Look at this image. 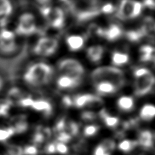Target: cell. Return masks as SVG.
I'll use <instances>...</instances> for the list:
<instances>
[{
	"instance_id": "obj_1",
	"label": "cell",
	"mask_w": 155,
	"mask_h": 155,
	"mask_svg": "<svg viewBox=\"0 0 155 155\" xmlns=\"http://www.w3.org/2000/svg\"><path fill=\"white\" fill-rule=\"evenodd\" d=\"M53 69L50 65L38 63L29 67L23 76L24 80L32 86H40L48 83L51 78Z\"/></svg>"
},
{
	"instance_id": "obj_2",
	"label": "cell",
	"mask_w": 155,
	"mask_h": 155,
	"mask_svg": "<svg viewBox=\"0 0 155 155\" xmlns=\"http://www.w3.org/2000/svg\"><path fill=\"white\" fill-rule=\"evenodd\" d=\"M91 78L96 84L108 82L115 85L118 89L124 84V73L121 70L113 67H101L96 69L91 74Z\"/></svg>"
},
{
	"instance_id": "obj_3",
	"label": "cell",
	"mask_w": 155,
	"mask_h": 155,
	"mask_svg": "<svg viewBox=\"0 0 155 155\" xmlns=\"http://www.w3.org/2000/svg\"><path fill=\"white\" fill-rule=\"evenodd\" d=\"M70 10L79 22L90 20L101 12L97 2L86 0L71 2Z\"/></svg>"
},
{
	"instance_id": "obj_4",
	"label": "cell",
	"mask_w": 155,
	"mask_h": 155,
	"mask_svg": "<svg viewBox=\"0 0 155 155\" xmlns=\"http://www.w3.org/2000/svg\"><path fill=\"white\" fill-rule=\"evenodd\" d=\"M135 94L143 96L150 92L155 83V78L151 71L146 68L138 69L135 71Z\"/></svg>"
},
{
	"instance_id": "obj_5",
	"label": "cell",
	"mask_w": 155,
	"mask_h": 155,
	"mask_svg": "<svg viewBox=\"0 0 155 155\" xmlns=\"http://www.w3.org/2000/svg\"><path fill=\"white\" fill-rule=\"evenodd\" d=\"M40 12L50 25L55 29H60L64 24V15L60 8H51L49 5L40 7Z\"/></svg>"
},
{
	"instance_id": "obj_6",
	"label": "cell",
	"mask_w": 155,
	"mask_h": 155,
	"mask_svg": "<svg viewBox=\"0 0 155 155\" xmlns=\"http://www.w3.org/2000/svg\"><path fill=\"white\" fill-rule=\"evenodd\" d=\"M58 68L63 76H70L77 79H81V77L84 74V69L81 63L72 59L62 60L60 62Z\"/></svg>"
},
{
	"instance_id": "obj_7",
	"label": "cell",
	"mask_w": 155,
	"mask_h": 155,
	"mask_svg": "<svg viewBox=\"0 0 155 155\" xmlns=\"http://www.w3.org/2000/svg\"><path fill=\"white\" fill-rule=\"evenodd\" d=\"M142 4L138 2L124 0L120 3L118 16L122 20L136 18L142 12Z\"/></svg>"
},
{
	"instance_id": "obj_8",
	"label": "cell",
	"mask_w": 155,
	"mask_h": 155,
	"mask_svg": "<svg viewBox=\"0 0 155 155\" xmlns=\"http://www.w3.org/2000/svg\"><path fill=\"white\" fill-rule=\"evenodd\" d=\"M36 31L34 16L30 13H25L19 17L16 32L19 35H29Z\"/></svg>"
},
{
	"instance_id": "obj_9",
	"label": "cell",
	"mask_w": 155,
	"mask_h": 155,
	"mask_svg": "<svg viewBox=\"0 0 155 155\" xmlns=\"http://www.w3.org/2000/svg\"><path fill=\"white\" fill-rule=\"evenodd\" d=\"M17 48L15 34L12 31L3 29L0 31V51L4 54H11Z\"/></svg>"
},
{
	"instance_id": "obj_10",
	"label": "cell",
	"mask_w": 155,
	"mask_h": 155,
	"mask_svg": "<svg viewBox=\"0 0 155 155\" xmlns=\"http://www.w3.org/2000/svg\"><path fill=\"white\" fill-rule=\"evenodd\" d=\"M58 46L57 41L53 38H43L38 40L34 48L35 54L42 56H49L53 54Z\"/></svg>"
},
{
	"instance_id": "obj_11",
	"label": "cell",
	"mask_w": 155,
	"mask_h": 155,
	"mask_svg": "<svg viewBox=\"0 0 155 155\" xmlns=\"http://www.w3.org/2000/svg\"><path fill=\"white\" fill-rule=\"evenodd\" d=\"M73 104L78 108H81L85 106L96 107L102 106L103 104V101L98 97L90 95V94H85V95L76 97Z\"/></svg>"
},
{
	"instance_id": "obj_12",
	"label": "cell",
	"mask_w": 155,
	"mask_h": 155,
	"mask_svg": "<svg viewBox=\"0 0 155 155\" xmlns=\"http://www.w3.org/2000/svg\"><path fill=\"white\" fill-rule=\"evenodd\" d=\"M10 127H12L15 134H23L28 129V123L25 115H18L11 118Z\"/></svg>"
},
{
	"instance_id": "obj_13",
	"label": "cell",
	"mask_w": 155,
	"mask_h": 155,
	"mask_svg": "<svg viewBox=\"0 0 155 155\" xmlns=\"http://www.w3.org/2000/svg\"><path fill=\"white\" fill-rule=\"evenodd\" d=\"M80 82H81V79L62 75L58 78L57 84L59 88L62 89H68V88L77 87L79 85Z\"/></svg>"
},
{
	"instance_id": "obj_14",
	"label": "cell",
	"mask_w": 155,
	"mask_h": 155,
	"mask_svg": "<svg viewBox=\"0 0 155 155\" xmlns=\"http://www.w3.org/2000/svg\"><path fill=\"white\" fill-rule=\"evenodd\" d=\"M122 31L120 27L116 25H112L107 29L104 30L103 37L109 41H114L121 37Z\"/></svg>"
},
{
	"instance_id": "obj_15",
	"label": "cell",
	"mask_w": 155,
	"mask_h": 155,
	"mask_svg": "<svg viewBox=\"0 0 155 155\" xmlns=\"http://www.w3.org/2000/svg\"><path fill=\"white\" fill-rule=\"evenodd\" d=\"M137 142L138 145L143 148H150L153 146V135L150 131L147 130L143 131L140 133Z\"/></svg>"
},
{
	"instance_id": "obj_16",
	"label": "cell",
	"mask_w": 155,
	"mask_h": 155,
	"mask_svg": "<svg viewBox=\"0 0 155 155\" xmlns=\"http://www.w3.org/2000/svg\"><path fill=\"white\" fill-rule=\"evenodd\" d=\"M96 89L101 95H109L116 92L118 90L115 85L108 82H101L96 84Z\"/></svg>"
},
{
	"instance_id": "obj_17",
	"label": "cell",
	"mask_w": 155,
	"mask_h": 155,
	"mask_svg": "<svg viewBox=\"0 0 155 155\" xmlns=\"http://www.w3.org/2000/svg\"><path fill=\"white\" fill-rule=\"evenodd\" d=\"M144 35L153 37L155 35V20L151 17H146L141 27Z\"/></svg>"
},
{
	"instance_id": "obj_18",
	"label": "cell",
	"mask_w": 155,
	"mask_h": 155,
	"mask_svg": "<svg viewBox=\"0 0 155 155\" xmlns=\"http://www.w3.org/2000/svg\"><path fill=\"white\" fill-rule=\"evenodd\" d=\"M26 96V95H25V93L21 89L18 88H12L8 91L6 99L12 105L15 104L19 105L21 99Z\"/></svg>"
},
{
	"instance_id": "obj_19",
	"label": "cell",
	"mask_w": 155,
	"mask_h": 155,
	"mask_svg": "<svg viewBox=\"0 0 155 155\" xmlns=\"http://www.w3.org/2000/svg\"><path fill=\"white\" fill-rule=\"evenodd\" d=\"M12 5L8 0H0V22L5 21L12 12Z\"/></svg>"
},
{
	"instance_id": "obj_20",
	"label": "cell",
	"mask_w": 155,
	"mask_h": 155,
	"mask_svg": "<svg viewBox=\"0 0 155 155\" xmlns=\"http://www.w3.org/2000/svg\"><path fill=\"white\" fill-rule=\"evenodd\" d=\"M66 42L71 51H76L84 46V40L80 35H71L67 38Z\"/></svg>"
},
{
	"instance_id": "obj_21",
	"label": "cell",
	"mask_w": 155,
	"mask_h": 155,
	"mask_svg": "<svg viewBox=\"0 0 155 155\" xmlns=\"http://www.w3.org/2000/svg\"><path fill=\"white\" fill-rule=\"evenodd\" d=\"M31 107L34 110L43 112L45 114H50L52 112V106L50 103L45 100H34Z\"/></svg>"
},
{
	"instance_id": "obj_22",
	"label": "cell",
	"mask_w": 155,
	"mask_h": 155,
	"mask_svg": "<svg viewBox=\"0 0 155 155\" xmlns=\"http://www.w3.org/2000/svg\"><path fill=\"white\" fill-rule=\"evenodd\" d=\"M103 54V48L101 46H94L88 48V57L92 62H98L101 59Z\"/></svg>"
},
{
	"instance_id": "obj_23",
	"label": "cell",
	"mask_w": 155,
	"mask_h": 155,
	"mask_svg": "<svg viewBox=\"0 0 155 155\" xmlns=\"http://www.w3.org/2000/svg\"><path fill=\"white\" fill-rule=\"evenodd\" d=\"M140 59L142 61H155L154 48L150 46H143L140 48Z\"/></svg>"
},
{
	"instance_id": "obj_24",
	"label": "cell",
	"mask_w": 155,
	"mask_h": 155,
	"mask_svg": "<svg viewBox=\"0 0 155 155\" xmlns=\"http://www.w3.org/2000/svg\"><path fill=\"white\" fill-rule=\"evenodd\" d=\"M140 117L143 120H150L155 117V106L146 104L140 111Z\"/></svg>"
},
{
	"instance_id": "obj_25",
	"label": "cell",
	"mask_w": 155,
	"mask_h": 155,
	"mask_svg": "<svg viewBox=\"0 0 155 155\" xmlns=\"http://www.w3.org/2000/svg\"><path fill=\"white\" fill-rule=\"evenodd\" d=\"M118 106L124 111H130L134 106V100L131 97L123 96L118 99Z\"/></svg>"
},
{
	"instance_id": "obj_26",
	"label": "cell",
	"mask_w": 155,
	"mask_h": 155,
	"mask_svg": "<svg viewBox=\"0 0 155 155\" xmlns=\"http://www.w3.org/2000/svg\"><path fill=\"white\" fill-rule=\"evenodd\" d=\"M99 114H100L101 118L103 119L105 124L107 127H115L118 124L119 119L117 117H115V116H109L105 109L102 110Z\"/></svg>"
},
{
	"instance_id": "obj_27",
	"label": "cell",
	"mask_w": 155,
	"mask_h": 155,
	"mask_svg": "<svg viewBox=\"0 0 155 155\" xmlns=\"http://www.w3.org/2000/svg\"><path fill=\"white\" fill-rule=\"evenodd\" d=\"M112 63L114 65H122L128 63L129 57L128 55L122 52H115L112 54Z\"/></svg>"
},
{
	"instance_id": "obj_28",
	"label": "cell",
	"mask_w": 155,
	"mask_h": 155,
	"mask_svg": "<svg viewBox=\"0 0 155 155\" xmlns=\"http://www.w3.org/2000/svg\"><path fill=\"white\" fill-rule=\"evenodd\" d=\"M137 146H138L137 141L126 140L120 143L118 148L120 150L124 152V153H129L133 150Z\"/></svg>"
},
{
	"instance_id": "obj_29",
	"label": "cell",
	"mask_w": 155,
	"mask_h": 155,
	"mask_svg": "<svg viewBox=\"0 0 155 155\" xmlns=\"http://www.w3.org/2000/svg\"><path fill=\"white\" fill-rule=\"evenodd\" d=\"M144 36L145 35L141 29L138 30H132V31H129L126 33V38L133 42H137Z\"/></svg>"
},
{
	"instance_id": "obj_30",
	"label": "cell",
	"mask_w": 155,
	"mask_h": 155,
	"mask_svg": "<svg viewBox=\"0 0 155 155\" xmlns=\"http://www.w3.org/2000/svg\"><path fill=\"white\" fill-rule=\"evenodd\" d=\"M15 134V131L10 126L4 128H0V142H5Z\"/></svg>"
},
{
	"instance_id": "obj_31",
	"label": "cell",
	"mask_w": 155,
	"mask_h": 155,
	"mask_svg": "<svg viewBox=\"0 0 155 155\" xmlns=\"http://www.w3.org/2000/svg\"><path fill=\"white\" fill-rule=\"evenodd\" d=\"M12 104L7 99H0V117L6 116Z\"/></svg>"
},
{
	"instance_id": "obj_32",
	"label": "cell",
	"mask_w": 155,
	"mask_h": 155,
	"mask_svg": "<svg viewBox=\"0 0 155 155\" xmlns=\"http://www.w3.org/2000/svg\"><path fill=\"white\" fill-rule=\"evenodd\" d=\"M64 132L68 134L72 137L76 135L79 132V126L76 123L73 121H70L66 123Z\"/></svg>"
},
{
	"instance_id": "obj_33",
	"label": "cell",
	"mask_w": 155,
	"mask_h": 155,
	"mask_svg": "<svg viewBox=\"0 0 155 155\" xmlns=\"http://www.w3.org/2000/svg\"><path fill=\"white\" fill-rule=\"evenodd\" d=\"M99 145L109 154H111V153L114 150L115 147V143L114 141L111 139L104 140L103 141H102V142Z\"/></svg>"
},
{
	"instance_id": "obj_34",
	"label": "cell",
	"mask_w": 155,
	"mask_h": 155,
	"mask_svg": "<svg viewBox=\"0 0 155 155\" xmlns=\"http://www.w3.org/2000/svg\"><path fill=\"white\" fill-rule=\"evenodd\" d=\"M7 155H24L23 149L21 146L15 144H11L8 146Z\"/></svg>"
},
{
	"instance_id": "obj_35",
	"label": "cell",
	"mask_w": 155,
	"mask_h": 155,
	"mask_svg": "<svg viewBox=\"0 0 155 155\" xmlns=\"http://www.w3.org/2000/svg\"><path fill=\"white\" fill-rule=\"evenodd\" d=\"M99 130V127L96 125H89L85 127L84 130V135L86 137H91L97 134Z\"/></svg>"
},
{
	"instance_id": "obj_36",
	"label": "cell",
	"mask_w": 155,
	"mask_h": 155,
	"mask_svg": "<svg viewBox=\"0 0 155 155\" xmlns=\"http://www.w3.org/2000/svg\"><path fill=\"white\" fill-rule=\"evenodd\" d=\"M34 101V100L31 97L26 95L24 98L21 99L20 102H19V106H20L21 107H31Z\"/></svg>"
},
{
	"instance_id": "obj_37",
	"label": "cell",
	"mask_w": 155,
	"mask_h": 155,
	"mask_svg": "<svg viewBox=\"0 0 155 155\" xmlns=\"http://www.w3.org/2000/svg\"><path fill=\"white\" fill-rule=\"evenodd\" d=\"M38 152V151L36 146H27L23 149L24 155H37Z\"/></svg>"
},
{
	"instance_id": "obj_38",
	"label": "cell",
	"mask_w": 155,
	"mask_h": 155,
	"mask_svg": "<svg viewBox=\"0 0 155 155\" xmlns=\"http://www.w3.org/2000/svg\"><path fill=\"white\" fill-rule=\"evenodd\" d=\"M57 138L58 142L60 143H64L68 142L69 141L71 140V137L68 134H66V132L63 131V132H61V133H59V134H57Z\"/></svg>"
},
{
	"instance_id": "obj_39",
	"label": "cell",
	"mask_w": 155,
	"mask_h": 155,
	"mask_svg": "<svg viewBox=\"0 0 155 155\" xmlns=\"http://www.w3.org/2000/svg\"><path fill=\"white\" fill-rule=\"evenodd\" d=\"M81 118L84 121H92L96 118V114L92 112H84V113H82Z\"/></svg>"
},
{
	"instance_id": "obj_40",
	"label": "cell",
	"mask_w": 155,
	"mask_h": 155,
	"mask_svg": "<svg viewBox=\"0 0 155 155\" xmlns=\"http://www.w3.org/2000/svg\"><path fill=\"white\" fill-rule=\"evenodd\" d=\"M55 147H56V153L62 154H64L68 153V148L64 143L57 142L55 143Z\"/></svg>"
},
{
	"instance_id": "obj_41",
	"label": "cell",
	"mask_w": 155,
	"mask_h": 155,
	"mask_svg": "<svg viewBox=\"0 0 155 155\" xmlns=\"http://www.w3.org/2000/svg\"><path fill=\"white\" fill-rule=\"evenodd\" d=\"M45 140L43 136L41 135L39 132L38 131L35 133L34 135V137H33V142H34L36 145H40L45 142Z\"/></svg>"
},
{
	"instance_id": "obj_42",
	"label": "cell",
	"mask_w": 155,
	"mask_h": 155,
	"mask_svg": "<svg viewBox=\"0 0 155 155\" xmlns=\"http://www.w3.org/2000/svg\"><path fill=\"white\" fill-rule=\"evenodd\" d=\"M37 131L40 133V134L43 135L45 140H48L51 137V130L46 127H40V128L37 130Z\"/></svg>"
},
{
	"instance_id": "obj_43",
	"label": "cell",
	"mask_w": 155,
	"mask_h": 155,
	"mask_svg": "<svg viewBox=\"0 0 155 155\" xmlns=\"http://www.w3.org/2000/svg\"><path fill=\"white\" fill-rule=\"evenodd\" d=\"M101 12L105 14H111L114 12L115 8L113 7V5L112 4H107L104 5L101 8Z\"/></svg>"
},
{
	"instance_id": "obj_44",
	"label": "cell",
	"mask_w": 155,
	"mask_h": 155,
	"mask_svg": "<svg viewBox=\"0 0 155 155\" xmlns=\"http://www.w3.org/2000/svg\"><path fill=\"white\" fill-rule=\"evenodd\" d=\"M45 153L46 154H54L56 153V147H55V143H50L45 147Z\"/></svg>"
},
{
	"instance_id": "obj_45",
	"label": "cell",
	"mask_w": 155,
	"mask_h": 155,
	"mask_svg": "<svg viewBox=\"0 0 155 155\" xmlns=\"http://www.w3.org/2000/svg\"><path fill=\"white\" fill-rule=\"evenodd\" d=\"M109 153H107L106 150L101 147L100 145L96 146L95 152H94V155H110Z\"/></svg>"
},
{
	"instance_id": "obj_46",
	"label": "cell",
	"mask_w": 155,
	"mask_h": 155,
	"mask_svg": "<svg viewBox=\"0 0 155 155\" xmlns=\"http://www.w3.org/2000/svg\"><path fill=\"white\" fill-rule=\"evenodd\" d=\"M62 103L66 107H70L73 104V102L72 101L71 98L68 96L64 97V98L62 99Z\"/></svg>"
},
{
	"instance_id": "obj_47",
	"label": "cell",
	"mask_w": 155,
	"mask_h": 155,
	"mask_svg": "<svg viewBox=\"0 0 155 155\" xmlns=\"http://www.w3.org/2000/svg\"><path fill=\"white\" fill-rule=\"evenodd\" d=\"M144 4L150 8H155V1H146L144 2Z\"/></svg>"
},
{
	"instance_id": "obj_48",
	"label": "cell",
	"mask_w": 155,
	"mask_h": 155,
	"mask_svg": "<svg viewBox=\"0 0 155 155\" xmlns=\"http://www.w3.org/2000/svg\"><path fill=\"white\" fill-rule=\"evenodd\" d=\"M3 86H4V80H3L2 76H0V91L2 89Z\"/></svg>"
}]
</instances>
